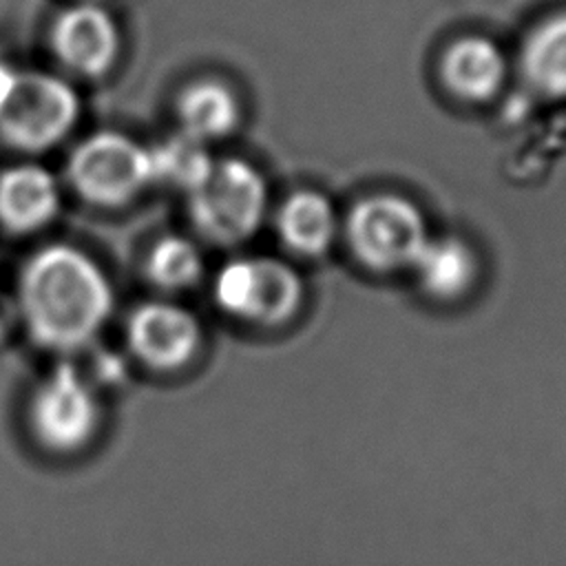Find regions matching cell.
<instances>
[{"label":"cell","mask_w":566,"mask_h":566,"mask_svg":"<svg viewBox=\"0 0 566 566\" xmlns=\"http://www.w3.org/2000/svg\"><path fill=\"white\" fill-rule=\"evenodd\" d=\"M66 177L86 201L122 206L153 181L148 146L117 130H97L73 148Z\"/></svg>","instance_id":"6"},{"label":"cell","mask_w":566,"mask_h":566,"mask_svg":"<svg viewBox=\"0 0 566 566\" xmlns=\"http://www.w3.org/2000/svg\"><path fill=\"white\" fill-rule=\"evenodd\" d=\"M506 62L495 42L469 35L449 46L442 60V77L464 99H486L502 86Z\"/></svg>","instance_id":"12"},{"label":"cell","mask_w":566,"mask_h":566,"mask_svg":"<svg viewBox=\"0 0 566 566\" xmlns=\"http://www.w3.org/2000/svg\"><path fill=\"white\" fill-rule=\"evenodd\" d=\"M179 130L197 142H214L230 135L241 122V102L221 80L190 82L177 97Z\"/></svg>","instance_id":"11"},{"label":"cell","mask_w":566,"mask_h":566,"mask_svg":"<svg viewBox=\"0 0 566 566\" xmlns=\"http://www.w3.org/2000/svg\"><path fill=\"white\" fill-rule=\"evenodd\" d=\"M347 237L354 254L382 272L411 268L429 239L420 210L396 195L358 201L347 219Z\"/></svg>","instance_id":"7"},{"label":"cell","mask_w":566,"mask_h":566,"mask_svg":"<svg viewBox=\"0 0 566 566\" xmlns=\"http://www.w3.org/2000/svg\"><path fill=\"white\" fill-rule=\"evenodd\" d=\"M203 340L199 318L179 303L146 301L126 321V345L133 358L150 371L184 369Z\"/></svg>","instance_id":"8"},{"label":"cell","mask_w":566,"mask_h":566,"mask_svg":"<svg viewBox=\"0 0 566 566\" xmlns=\"http://www.w3.org/2000/svg\"><path fill=\"white\" fill-rule=\"evenodd\" d=\"M102 418L97 385L71 363L53 367L29 394V433L51 455H75L93 444Z\"/></svg>","instance_id":"2"},{"label":"cell","mask_w":566,"mask_h":566,"mask_svg":"<svg viewBox=\"0 0 566 566\" xmlns=\"http://www.w3.org/2000/svg\"><path fill=\"white\" fill-rule=\"evenodd\" d=\"M195 228L217 245L250 239L268 210V184L261 170L241 157L214 159L206 179L188 195Z\"/></svg>","instance_id":"3"},{"label":"cell","mask_w":566,"mask_h":566,"mask_svg":"<svg viewBox=\"0 0 566 566\" xmlns=\"http://www.w3.org/2000/svg\"><path fill=\"white\" fill-rule=\"evenodd\" d=\"M18 312L38 345L62 354L77 352L93 343L111 318L113 287L86 252L53 243L24 263Z\"/></svg>","instance_id":"1"},{"label":"cell","mask_w":566,"mask_h":566,"mask_svg":"<svg viewBox=\"0 0 566 566\" xmlns=\"http://www.w3.org/2000/svg\"><path fill=\"white\" fill-rule=\"evenodd\" d=\"M153 181L172 186L190 195L210 172L214 159L208 153V144L197 142L186 133H175L148 146Z\"/></svg>","instance_id":"15"},{"label":"cell","mask_w":566,"mask_h":566,"mask_svg":"<svg viewBox=\"0 0 566 566\" xmlns=\"http://www.w3.org/2000/svg\"><path fill=\"white\" fill-rule=\"evenodd\" d=\"M82 113L73 84L46 71H18L13 88L0 108V137L4 144L40 153L62 142Z\"/></svg>","instance_id":"4"},{"label":"cell","mask_w":566,"mask_h":566,"mask_svg":"<svg viewBox=\"0 0 566 566\" xmlns=\"http://www.w3.org/2000/svg\"><path fill=\"white\" fill-rule=\"evenodd\" d=\"M62 203L55 175L42 164L22 161L0 172V226L29 234L49 226Z\"/></svg>","instance_id":"10"},{"label":"cell","mask_w":566,"mask_h":566,"mask_svg":"<svg viewBox=\"0 0 566 566\" xmlns=\"http://www.w3.org/2000/svg\"><path fill=\"white\" fill-rule=\"evenodd\" d=\"M55 57L71 71L97 77L119 55V29L113 15L97 2H77L62 9L51 24Z\"/></svg>","instance_id":"9"},{"label":"cell","mask_w":566,"mask_h":566,"mask_svg":"<svg viewBox=\"0 0 566 566\" xmlns=\"http://www.w3.org/2000/svg\"><path fill=\"white\" fill-rule=\"evenodd\" d=\"M528 80L551 95H566V15L539 24L524 46Z\"/></svg>","instance_id":"16"},{"label":"cell","mask_w":566,"mask_h":566,"mask_svg":"<svg viewBox=\"0 0 566 566\" xmlns=\"http://www.w3.org/2000/svg\"><path fill=\"white\" fill-rule=\"evenodd\" d=\"M18 77V69H13L2 55H0V108L4 106L11 88H13V82Z\"/></svg>","instance_id":"18"},{"label":"cell","mask_w":566,"mask_h":566,"mask_svg":"<svg viewBox=\"0 0 566 566\" xmlns=\"http://www.w3.org/2000/svg\"><path fill=\"white\" fill-rule=\"evenodd\" d=\"M411 268L422 287L440 298L464 294L475 279V256L469 245L455 237L427 239Z\"/></svg>","instance_id":"14"},{"label":"cell","mask_w":566,"mask_h":566,"mask_svg":"<svg viewBox=\"0 0 566 566\" xmlns=\"http://www.w3.org/2000/svg\"><path fill=\"white\" fill-rule=\"evenodd\" d=\"M283 243L301 256H321L336 237L332 201L316 190H296L279 208L276 217Z\"/></svg>","instance_id":"13"},{"label":"cell","mask_w":566,"mask_h":566,"mask_svg":"<svg viewBox=\"0 0 566 566\" xmlns=\"http://www.w3.org/2000/svg\"><path fill=\"white\" fill-rule=\"evenodd\" d=\"M212 294L226 314L259 327H276L298 312L303 281L281 259L239 256L217 272Z\"/></svg>","instance_id":"5"},{"label":"cell","mask_w":566,"mask_h":566,"mask_svg":"<svg viewBox=\"0 0 566 566\" xmlns=\"http://www.w3.org/2000/svg\"><path fill=\"white\" fill-rule=\"evenodd\" d=\"M150 281L168 292L192 287L203 274V254L195 241L181 234L161 237L146 261Z\"/></svg>","instance_id":"17"}]
</instances>
